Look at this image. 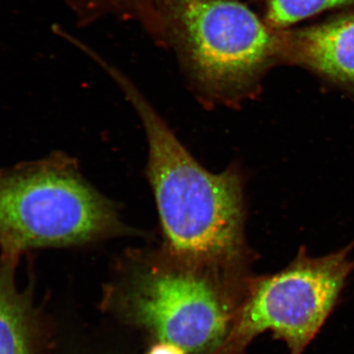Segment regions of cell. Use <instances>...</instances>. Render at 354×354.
I'll return each instance as SVG.
<instances>
[{
    "instance_id": "6da1fadb",
    "label": "cell",
    "mask_w": 354,
    "mask_h": 354,
    "mask_svg": "<svg viewBox=\"0 0 354 354\" xmlns=\"http://www.w3.org/2000/svg\"><path fill=\"white\" fill-rule=\"evenodd\" d=\"M138 113L149 147L148 176L172 259L228 279L249 278L242 174L235 167L207 171L134 86L111 70Z\"/></svg>"
},
{
    "instance_id": "7a4b0ae2",
    "label": "cell",
    "mask_w": 354,
    "mask_h": 354,
    "mask_svg": "<svg viewBox=\"0 0 354 354\" xmlns=\"http://www.w3.org/2000/svg\"><path fill=\"white\" fill-rule=\"evenodd\" d=\"M125 234L115 207L62 153L0 169V255Z\"/></svg>"
},
{
    "instance_id": "30bf717a",
    "label": "cell",
    "mask_w": 354,
    "mask_h": 354,
    "mask_svg": "<svg viewBox=\"0 0 354 354\" xmlns=\"http://www.w3.org/2000/svg\"><path fill=\"white\" fill-rule=\"evenodd\" d=\"M148 354H187L183 348L169 342H162L153 346Z\"/></svg>"
},
{
    "instance_id": "277c9868",
    "label": "cell",
    "mask_w": 354,
    "mask_h": 354,
    "mask_svg": "<svg viewBox=\"0 0 354 354\" xmlns=\"http://www.w3.org/2000/svg\"><path fill=\"white\" fill-rule=\"evenodd\" d=\"M189 76L225 102L252 94L279 57V32L235 0H157Z\"/></svg>"
},
{
    "instance_id": "3957f363",
    "label": "cell",
    "mask_w": 354,
    "mask_h": 354,
    "mask_svg": "<svg viewBox=\"0 0 354 354\" xmlns=\"http://www.w3.org/2000/svg\"><path fill=\"white\" fill-rule=\"evenodd\" d=\"M121 299L128 315L162 342L189 354H214L232 328L251 279L235 281L172 259L132 251Z\"/></svg>"
},
{
    "instance_id": "ba28073f",
    "label": "cell",
    "mask_w": 354,
    "mask_h": 354,
    "mask_svg": "<svg viewBox=\"0 0 354 354\" xmlns=\"http://www.w3.org/2000/svg\"><path fill=\"white\" fill-rule=\"evenodd\" d=\"M263 4L266 21L272 29H285L317 14L353 6L354 0H258Z\"/></svg>"
},
{
    "instance_id": "5b68a950",
    "label": "cell",
    "mask_w": 354,
    "mask_h": 354,
    "mask_svg": "<svg viewBox=\"0 0 354 354\" xmlns=\"http://www.w3.org/2000/svg\"><path fill=\"white\" fill-rule=\"evenodd\" d=\"M353 246L318 258L301 251L281 271L253 277L225 342L214 354H245L266 332L285 342L290 354H304L354 272Z\"/></svg>"
},
{
    "instance_id": "52a82bcc",
    "label": "cell",
    "mask_w": 354,
    "mask_h": 354,
    "mask_svg": "<svg viewBox=\"0 0 354 354\" xmlns=\"http://www.w3.org/2000/svg\"><path fill=\"white\" fill-rule=\"evenodd\" d=\"M19 263L0 255V354H39L38 315L32 290L18 283Z\"/></svg>"
},
{
    "instance_id": "8992f818",
    "label": "cell",
    "mask_w": 354,
    "mask_h": 354,
    "mask_svg": "<svg viewBox=\"0 0 354 354\" xmlns=\"http://www.w3.org/2000/svg\"><path fill=\"white\" fill-rule=\"evenodd\" d=\"M279 57L313 71L354 99V13L279 32Z\"/></svg>"
},
{
    "instance_id": "9c48e42d",
    "label": "cell",
    "mask_w": 354,
    "mask_h": 354,
    "mask_svg": "<svg viewBox=\"0 0 354 354\" xmlns=\"http://www.w3.org/2000/svg\"><path fill=\"white\" fill-rule=\"evenodd\" d=\"M155 0H86L87 6L111 10L129 11L134 16H146L155 10Z\"/></svg>"
}]
</instances>
